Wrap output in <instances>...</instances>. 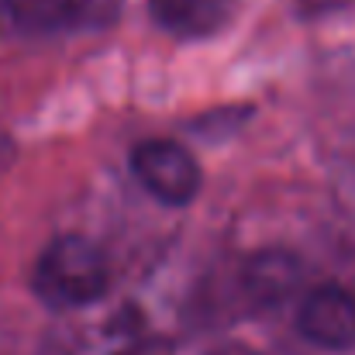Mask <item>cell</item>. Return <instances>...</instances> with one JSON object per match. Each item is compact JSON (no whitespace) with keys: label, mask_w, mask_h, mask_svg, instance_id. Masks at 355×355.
Returning <instances> with one entry per match:
<instances>
[{"label":"cell","mask_w":355,"mask_h":355,"mask_svg":"<svg viewBox=\"0 0 355 355\" xmlns=\"http://www.w3.org/2000/svg\"><path fill=\"white\" fill-rule=\"evenodd\" d=\"M300 262L290 252H259L241 266V293L255 307H272L297 290Z\"/></svg>","instance_id":"obj_4"},{"label":"cell","mask_w":355,"mask_h":355,"mask_svg":"<svg viewBox=\"0 0 355 355\" xmlns=\"http://www.w3.org/2000/svg\"><path fill=\"white\" fill-rule=\"evenodd\" d=\"M297 328L311 345L345 352L355 349V293L342 286L314 290L297 314Z\"/></svg>","instance_id":"obj_3"},{"label":"cell","mask_w":355,"mask_h":355,"mask_svg":"<svg viewBox=\"0 0 355 355\" xmlns=\"http://www.w3.org/2000/svg\"><path fill=\"white\" fill-rule=\"evenodd\" d=\"M148 7L166 31L180 38H204L232 17L235 0H148Z\"/></svg>","instance_id":"obj_5"},{"label":"cell","mask_w":355,"mask_h":355,"mask_svg":"<svg viewBox=\"0 0 355 355\" xmlns=\"http://www.w3.org/2000/svg\"><path fill=\"white\" fill-rule=\"evenodd\" d=\"M131 169L141 187L169 207L190 204L200 190V166L180 141H141L131 152Z\"/></svg>","instance_id":"obj_2"},{"label":"cell","mask_w":355,"mask_h":355,"mask_svg":"<svg viewBox=\"0 0 355 355\" xmlns=\"http://www.w3.org/2000/svg\"><path fill=\"white\" fill-rule=\"evenodd\" d=\"M124 355H173L169 342H141V345H131Z\"/></svg>","instance_id":"obj_7"},{"label":"cell","mask_w":355,"mask_h":355,"mask_svg":"<svg viewBox=\"0 0 355 355\" xmlns=\"http://www.w3.org/2000/svg\"><path fill=\"white\" fill-rule=\"evenodd\" d=\"M0 7L21 31L49 35L80 24L90 10V0H0Z\"/></svg>","instance_id":"obj_6"},{"label":"cell","mask_w":355,"mask_h":355,"mask_svg":"<svg viewBox=\"0 0 355 355\" xmlns=\"http://www.w3.org/2000/svg\"><path fill=\"white\" fill-rule=\"evenodd\" d=\"M107 290V259L87 235L55 238L35 269V293L49 307H87Z\"/></svg>","instance_id":"obj_1"}]
</instances>
